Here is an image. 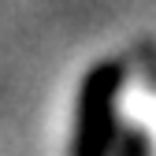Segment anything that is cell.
I'll return each mask as SVG.
<instances>
[{"mask_svg": "<svg viewBox=\"0 0 156 156\" xmlns=\"http://www.w3.org/2000/svg\"><path fill=\"white\" fill-rule=\"evenodd\" d=\"M123 86L119 63H97L78 93V115H74V145L71 156H112L115 152V101Z\"/></svg>", "mask_w": 156, "mask_h": 156, "instance_id": "6da1fadb", "label": "cell"}, {"mask_svg": "<svg viewBox=\"0 0 156 156\" xmlns=\"http://www.w3.org/2000/svg\"><path fill=\"white\" fill-rule=\"evenodd\" d=\"M112 156H149L145 134H141V130H130L126 138H123V145H119V152H112Z\"/></svg>", "mask_w": 156, "mask_h": 156, "instance_id": "7a4b0ae2", "label": "cell"}]
</instances>
